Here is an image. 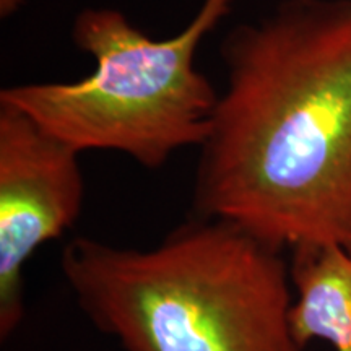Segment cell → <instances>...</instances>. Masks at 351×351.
Here are the masks:
<instances>
[{
    "label": "cell",
    "instance_id": "obj_3",
    "mask_svg": "<svg viewBox=\"0 0 351 351\" xmlns=\"http://www.w3.org/2000/svg\"><path fill=\"white\" fill-rule=\"evenodd\" d=\"M231 0H204L174 36L145 34L116 8H85L73 43L95 59L77 82L8 86L0 104L15 108L80 153L116 152L161 168L207 138L218 91L195 67L197 49L228 15Z\"/></svg>",
    "mask_w": 351,
    "mask_h": 351
},
{
    "label": "cell",
    "instance_id": "obj_1",
    "mask_svg": "<svg viewBox=\"0 0 351 351\" xmlns=\"http://www.w3.org/2000/svg\"><path fill=\"white\" fill-rule=\"evenodd\" d=\"M195 217L283 251H351V0H287L231 29Z\"/></svg>",
    "mask_w": 351,
    "mask_h": 351
},
{
    "label": "cell",
    "instance_id": "obj_6",
    "mask_svg": "<svg viewBox=\"0 0 351 351\" xmlns=\"http://www.w3.org/2000/svg\"><path fill=\"white\" fill-rule=\"evenodd\" d=\"M26 0H0V15L5 19L15 13L19 8L23 5Z\"/></svg>",
    "mask_w": 351,
    "mask_h": 351
},
{
    "label": "cell",
    "instance_id": "obj_4",
    "mask_svg": "<svg viewBox=\"0 0 351 351\" xmlns=\"http://www.w3.org/2000/svg\"><path fill=\"white\" fill-rule=\"evenodd\" d=\"M80 152L0 104V339L25 314V267L75 225L85 199Z\"/></svg>",
    "mask_w": 351,
    "mask_h": 351
},
{
    "label": "cell",
    "instance_id": "obj_5",
    "mask_svg": "<svg viewBox=\"0 0 351 351\" xmlns=\"http://www.w3.org/2000/svg\"><path fill=\"white\" fill-rule=\"evenodd\" d=\"M293 335L302 348L324 340L333 351H351V251L340 245H307L289 263Z\"/></svg>",
    "mask_w": 351,
    "mask_h": 351
},
{
    "label": "cell",
    "instance_id": "obj_2",
    "mask_svg": "<svg viewBox=\"0 0 351 351\" xmlns=\"http://www.w3.org/2000/svg\"><path fill=\"white\" fill-rule=\"evenodd\" d=\"M60 269L83 314L125 351H304L282 251L231 223L194 217L150 249L77 238Z\"/></svg>",
    "mask_w": 351,
    "mask_h": 351
}]
</instances>
